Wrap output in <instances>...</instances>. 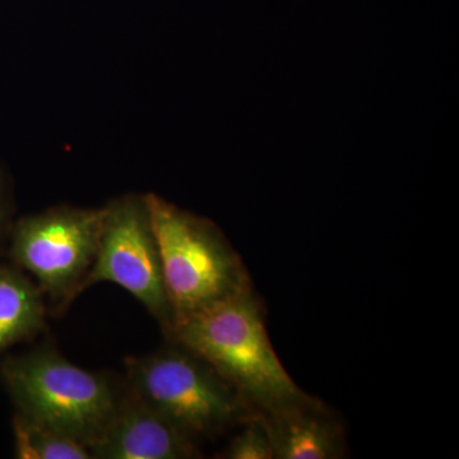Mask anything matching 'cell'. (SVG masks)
Wrapping results in <instances>:
<instances>
[{
	"label": "cell",
	"mask_w": 459,
	"mask_h": 459,
	"mask_svg": "<svg viewBox=\"0 0 459 459\" xmlns=\"http://www.w3.org/2000/svg\"><path fill=\"white\" fill-rule=\"evenodd\" d=\"M144 195L161 255L171 329L252 289L240 255L212 221L153 193Z\"/></svg>",
	"instance_id": "3"
},
{
	"label": "cell",
	"mask_w": 459,
	"mask_h": 459,
	"mask_svg": "<svg viewBox=\"0 0 459 459\" xmlns=\"http://www.w3.org/2000/svg\"><path fill=\"white\" fill-rule=\"evenodd\" d=\"M104 207H56L23 217L12 229V262L32 279L45 299L65 309L82 292L101 235Z\"/></svg>",
	"instance_id": "5"
},
{
	"label": "cell",
	"mask_w": 459,
	"mask_h": 459,
	"mask_svg": "<svg viewBox=\"0 0 459 459\" xmlns=\"http://www.w3.org/2000/svg\"><path fill=\"white\" fill-rule=\"evenodd\" d=\"M16 413L93 446L119 409L126 383L77 367L53 349L9 356L0 367Z\"/></svg>",
	"instance_id": "2"
},
{
	"label": "cell",
	"mask_w": 459,
	"mask_h": 459,
	"mask_svg": "<svg viewBox=\"0 0 459 459\" xmlns=\"http://www.w3.org/2000/svg\"><path fill=\"white\" fill-rule=\"evenodd\" d=\"M14 457L18 459H91L89 446L54 429L13 416Z\"/></svg>",
	"instance_id": "10"
},
{
	"label": "cell",
	"mask_w": 459,
	"mask_h": 459,
	"mask_svg": "<svg viewBox=\"0 0 459 459\" xmlns=\"http://www.w3.org/2000/svg\"><path fill=\"white\" fill-rule=\"evenodd\" d=\"M90 452L96 459L201 457L195 439L151 409L128 386L119 409Z\"/></svg>",
	"instance_id": "7"
},
{
	"label": "cell",
	"mask_w": 459,
	"mask_h": 459,
	"mask_svg": "<svg viewBox=\"0 0 459 459\" xmlns=\"http://www.w3.org/2000/svg\"><path fill=\"white\" fill-rule=\"evenodd\" d=\"M243 430L230 442L222 458L274 459L271 437L262 415L253 416L244 422Z\"/></svg>",
	"instance_id": "11"
},
{
	"label": "cell",
	"mask_w": 459,
	"mask_h": 459,
	"mask_svg": "<svg viewBox=\"0 0 459 459\" xmlns=\"http://www.w3.org/2000/svg\"><path fill=\"white\" fill-rule=\"evenodd\" d=\"M168 338L212 365L261 415L310 397L277 358L253 287L178 323Z\"/></svg>",
	"instance_id": "1"
},
{
	"label": "cell",
	"mask_w": 459,
	"mask_h": 459,
	"mask_svg": "<svg viewBox=\"0 0 459 459\" xmlns=\"http://www.w3.org/2000/svg\"><path fill=\"white\" fill-rule=\"evenodd\" d=\"M8 205L5 199L4 189L0 183V246H2L3 238H4L5 230H7Z\"/></svg>",
	"instance_id": "12"
},
{
	"label": "cell",
	"mask_w": 459,
	"mask_h": 459,
	"mask_svg": "<svg viewBox=\"0 0 459 459\" xmlns=\"http://www.w3.org/2000/svg\"><path fill=\"white\" fill-rule=\"evenodd\" d=\"M172 344L126 360V385L151 409L195 442L258 415L212 365Z\"/></svg>",
	"instance_id": "4"
},
{
	"label": "cell",
	"mask_w": 459,
	"mask_h": 459,
	"mask_svg": "<svg viewBox=\"0 0 459 459\" xmlns=\"http://www.w3.org/2000/svg\"><path fill=\"white\" fill-rule=\"evenodd\" d=\"M47 313L44 294L25 272L0 264V353L40 333Z\"/></svg>",
	"instance_id": "9"
},
{
	"label": "cell",
	"mask_w": 459,
	"mask_h": 459,
	"mask_svg": "<svg viewBox=\"0 0 459 459\" xmlns=\"http://www.w3.org/2000/svg\"><path fill=\"white\" fill-rule=\"evenodd\" d=\"M99 282L115 283L134 296L168 336L172 312L146 195H126L105 205L98 253L82 291Z\"/></svg>",
	"instance_id": "6"
},
{
	"label": "cell",
	"mask_w": 459,
	"mask_h": 459,
	"mask_svg": "<svg viewBox=\"0 0 459 459\" xmlns=\"http://www.w3.org/2000/svg\"><path fill=\"white\" fill-rule=\"evenodd\" d=\"M262 418L271 437L274 459L343 457L346 442L342 424L312 395Z\"/></svg>",
	"instance_id": "8"
}]
</instances>
